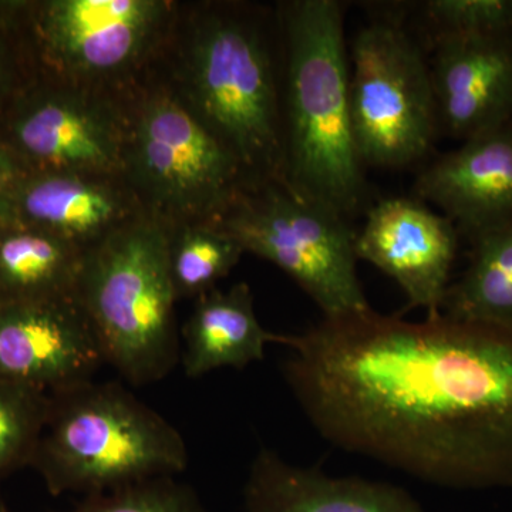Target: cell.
Wrapping results in <instances>:
<instances>
[{"label": "cell", "instance_id": "6da1fadb", "mask_svg": "<svg viewBox=\"0 0 512 512\" xmlns=\"http://www.w3.org/2000/svg\"><path fill=\"white\" fill-rule=\"evenodd\" d=\"M276 343L330 443L443 487H512V329L370 308Z\"/></svg>", "mask_w": 512, "mask_h": 512}, {"label": "cell", "instance_id": "7a4b0ae2", "mask_svg": "<svg viewBox=\"0 0 512 512\" xmlns=\"http://www.w3.org/2000/svg\"><path fill=\"white\" fill-rule=\"evenodd\" d=\"M281 10L286 183L352 220L369 188L350 114L345 6L295 0Z\"/></svg>", "mask_w": 512, "mask_h": 512}, {"label": "cell", "instance_id": "3957f363", "mask_svg": "<svg viewBox=\"0 0 512 512\" xmlns=\"http://www.w3.org/2000/svg\"><path fill=\"white\" fill-rule=\"evenodd\" d=\"M265 29L249 6L198 13L181 56L180 94L248 181H286L282 94Z\"/></svg>", "mask_w": 512, "mask_h": 512}, {"label": "cell", "instance_id": "277c9868", "mask_svg": "<svg viewBox=\"0 0 512 512\" xmlns=\"http://www.w3.org/2000/svg\"><path fill=\"white\" fill-rule=\"evenodd\" d=\"M170 237L171 225L143 211L84 252L77 301L104 363L131 386L160 382L180 359Z\"/></svg>", "mask_w": 512, "mask_h": 512}, {"label": "cell", "instance_id": "5b68a950", "mask_svg": "<svg viewBox=\"0 0 512 512\" xmlns=\"http://www.w3.org/2000/svg\"><path fill=\"white\" fill-rule=\"evenodd\" d=\"M187 466V446L173 424L121 384L93 380L50 394L30 463L55 497L175 477Z\"/></svg>", "mask_w": 512, "mask_h": 512}, {"label": "cell", "instance_id": "8992f818", "mask_svg": "<svg viewBox=\"0 0 512 512\" xmlns=\"http://www.w3.org/2000/svg\"><path fill=\"white\" fill-rule=\"evenodd\" d=\"M291 276L323 318L370 309L356 272V232L338 211L286 181H248L211 221Z\"/></svg>", "mask_w": 512, "mask_h": 512}, {"label": "cell", "instance_id": "52a82bcc", "mask_svg": "<svg viewBox=\"0 0 512 512\" xmlns=\"http://www.w3.org/2000/svg\"><path fill=\"white\" fill-rule=\"evenodd\" d=\"M349 99L356 147L365 167L419 163L440 134L423 40L406 10L377 13L349 50Z\"/></svg>", "mask_w": 512, "mask_h": 512}, {"label": "cell", "instance_id": "ba28073f", "mask_svg": "<svg viewBox=\"0 0 512 512\" xmlns=\"http://www.w3.org/2000/svg\"><path fill=\"white\" fill-rule=\"evenodd\" d=\"M124 177L168 225L211 221L245 183L234 154L180 93L161 89L128 117Z\"/></svg>", "mask_w": 512, "mask_h": 512}, {"label": "cell", "instance_id": "9c48e42d", "mask_svg": "<svg viewBox=\"0 0 512 512\" xmlns=\"http://www.w3.org/2000/svg\"><path fill=\"white\" fill-rule=\"evenodd\" d=\"M171 18L173 5L164 0H52L40 8L37 25L72 86L94 90L144 63Z\"/></svg>", "mask_w": 512, "mask_h": 512}, {"label": "cell", "instance_id": "30bf717a", "mask_svg": "<svg viewBox=\"0 0 512 512\" xmlns=\"http://www.w3.org/2000/svg\"><path fill=\"white\" fill-rule=\"evenodd\" d=\"M103 363L77 296L0 301V380L55 394L90 382Z\"/></svg>", "mask_w": 512, "mask_h": 512}, {"label": "cell", "instance_id": "8fae6325", "mask_svg": "<svg viewBox=\"0 0 512 512\" xmlns=\"http://www.w3.org/2000/svg\"><path fill=\"white\" fill-rule=\"evenodd\" d=\"M456 225L414 198H386L367 210L356 234L357 259L393 278L406 293L407 308L440 315L458 251Z\"/></svg>", "mask_w": 512, "mask_h": 512}, {"label": "cell", "instance_id": "7c38bea8", "mask_svg": "<svg viewBox=\"0 0 512 512\" xmlns=\"http://www.w3.org/2000/svg\"><path fill=\"white\" fill-rule=\"evenodd\" d=\"M127 127L128 117L94 90L70 84L28 104L13 137L37 171L124 175Z\"/></svg>", "mask_w": 512, "mask_h": 512}, {"label": "cell", "instance_id": "4fadbf2b", "mask_svg": "<svg viewBox=\"0 0 512 512\" xmlns=\"http://www.w3.org/2000/svg\"><path fill=\"white\" fill-rule=\"evenodd\" d=\"M417 200L430 202L468 241L512 218V119L463 141L420 171Z\"/></svg>", "mask_w": 512, "mask_h": 512}, {"label": "cell", "instance_id": "5bb4252c", "mask_svg": "<svg viewBox=\"0 0 512 512\" xmlns=\"http://www.w3.org/2000/svg\"><path fill=\"white\" fill-rule=\"evenodd\" d=\"M143 211L124 175L36 171L20 181L5 222L42 229L86 251Z\"/></svg>", "mask_w": 512, "mask_h": 512}, {"label": "cell", "instance_id": "9a60e30c", "mask_svg": "<svg viewBox=\"0 0 512 512\" xmlns=\"http://www.w3.org/2000/svg\"><path fill=\"white\" fill-rule=\"evenodd\" d=\"M440 133L466 141L512 119V37L426 46Z\"/></svg>", "mask_w": 512, "mask_h": 512}, {"label": "cell", "instance_id": "2e32d148", "mask_svg": "<svg viewBox=\"0 0 512 512\" xmlns=\"http://www.w3.org/2000/svg\"><path fill=\"white\" fill-rule=\"evenodd\" d=\"M244 500L247 512H423L396 485L329 477L318 468L292 466L269 448L252 461Z\"/></svg>", "mask_w": 512, "mask_h": 512}, {"label": "cell", "instance_id": "e0dca14e", "mask_svg": "<svg viewBox=\"0 0 512 512\" xmlns=\"http://www.w3.org/2000/svg\"><path fill=\"white\" fill-rule=\"evenodd\" d=\"M184 342V372L192 379L222 367L245 369L261 362L266 345L275 343L276 335L262 328L251 288L242 282L195 299L194 311L185 323Z\"/></svg>", "mask_w": 512, "mask_h": 512}, {"label": "cell", "instance_id": "ac0fdd59", "mask_svg": "<svg viewBox=\"0 0 512 512\" xmlns=\"http://www.w3.org/2000/svg\"><path fill=\"white\" fill-rule=\"evenodd\" d=\"M82 248L29 225H0V301L76 296Z\"/></svg>", "mask_w": 512, "mask_h": 512}, {"label": "cell", "instance_id": "d6986e66", "mask_svg": "<svg viewBox=\"0 0 512 512\" xmlns=\"http://www.w3.org/2000/svg\"><path fill=\"white\" fill-rule=\"evenodd\" d=\"M463 276L448 288L441 313L512 329V218L478 235Z\"/></svg>", "mask_w": 512, "mask_h": 512}, {"label": "cell", "instance_id": "ffe728a7", "mask_svg": "<svg viewBox=\"0 0 512 512\" xmlns=\"http://www.w3.org/2000/svg\"><path fill=\"white\" fill-rule=\"evenodd\" d=\"M244 249L211 222L171 227L170 271L177 298H200L241 261Z\"/></svg>", "mask_w": 512, "mask_h": 512}, {"label": "cell", "instance_id": "44dd1931", "mask_svg": "<svg viewBox=\"0 0 512 512\" xmlns=\"http://www.w3.org/2000/svg\"><path fill=\"white\" fill-rule=\"evenodd\" d=\"M49 406L50 394L0 380V481L30 467Z\"/></svg>", "mask_w": 512, "mask_h": 512}, {"label": "cell", "instance_id": "7402d4cb", "mask_svg": "<svg viewBox=\"0 0 512 512\" xmlns=\"http://www.w3.org/2000/svg\"><path fill=\"white\" fill-rule=\"evenodd\" d=\"M420 12L424 46L443 39L512 37V0H427Z\"/></svg>", "mask_w": 512, "mask_h": 512}, {"label": "cell", "instance_id": "603a6c76", "mask_svg": "<svg viewBox=\"0 0 512 512\" xmlns=\"http://www.w3.org/2000/svg\"><path fill=\"white\" fill-rule=\"evenodd\" d=\"M67 512H204V508L191 487L174 477H161L86 495Z\"/></svg>", "mask_w": 512, "mask_h": 512}, {"label": "cell", "instance_id": "cb8c5ba5", "mask_svg": "<svg viewBox=\"0 0 512 512\" xmlns=\"http://www.w3.org/2000/svg\"><path fill=\"white\" fill-rule=\"evenodd\" d=\"M25 175V168L20 165L18 158L0 148V225L5 224L10 201Z\"/></svg>", "mask_w": 512, "mask_h": 512}, {"label": "cell", "instance_id": "d4e9b609", "mask_svg": "<svg viewBox=\"0 0 512 512\" xmlns=\"http://www.w3.org/2000/svg\"><path fill=\"white\" fill-rule=\"evenodd\" d=\"M3 73H5V62H3L2 52H0V82H2Z\"/></svg>", "mask_w": 512, "mask_h": 512}, {"label": "cell", "instance_id": "484cf974", "mask_svg": "<svg viewBox=\"0 0 512 512\" xmlns=\"http://www.w3.org/2000/svg\"><path fill=\"white\" fill-rule=\"evenodd\" d=\"M0 512H9V511L6 510L5 505H0Z\"/></svg>", "mask_w": 512, "mask_h": 512}]
</instances>
